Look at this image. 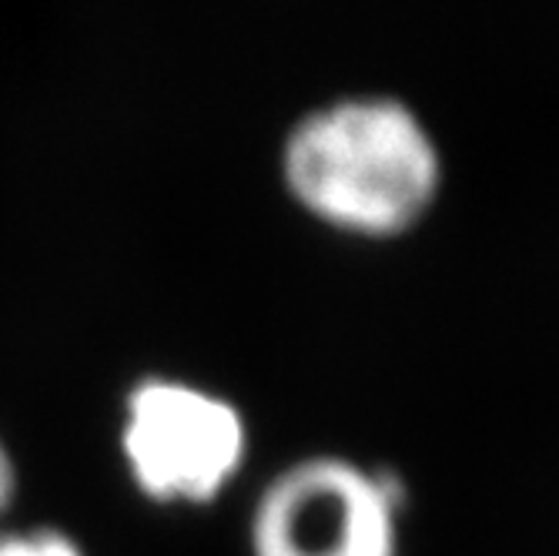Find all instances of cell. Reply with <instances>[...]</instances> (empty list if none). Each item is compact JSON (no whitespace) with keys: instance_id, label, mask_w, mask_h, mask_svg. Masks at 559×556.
I'll use <instances>...</instances> for the list:
<instances>
[{"instance_id":"cell-1","label":"cell","mask_w":559,"mask_h":556,"mask_svg":"<svg viewBox=\"0 0 559 556\" xmlns=\"http://www.w3.org/2000/svg\"><path fill=\"white\" fill-rule=\"evenodd\" d=\"M282 181L319 222L389 238L409 232L442 185L426 121L392 94H345L305 111L282 141Z\"/></svg>"},{"instance_id":"cell-2","label":"cell","mask_w":559,"mask_h":556,"mask_svg":"<svg viewBox=\"0 0 559 556\" xmlns=\"http://www.w3.org/2000/svg\"><path fill=\"white\" fill-rule=\"evenodd\" d=\"M402 499L389 476L345 457L278 470L248 517L251 556H399Z\"/></svg>"},{"instance_id":"cell-3","label":"cell","mask_w":559,"mask_h":556,"mask_svg":"<svg viewBox=\"0 0 559 556\" xmlns=\"http://www.w3.org/2000/svg\"><path fill=\"white\" fill-rule=\"evenodd\" d=\"M248 426L231 399L178 376H141L121 413L131 480L155 499H212L241 470Z\"/></svg>"},{"instance_id":"cell-4","label":"cell","mask_w":559,"mask_h":556,"mask_svg":"<svg viewBox=\"0 0 559 556\" xmlns=\"http://www.w3.org/2000/svg\"><path fill=\"white\" fill-rule=\"evenodd\" d=\"M0 556H87L81 540L58 523L0 530Z\"/></svg>"},{"instance_id":"cell-5","label":"cell","mask_w":559,"mask_h":556,"mask_svg":"<svg viewBox=\"0 0 559 556\" xmlns=\"http://www.w3.org/2000/svg\"><path fill=\"white\" fill-rule=\"evenodd\" d=\"M14 489H17V463H14V452H11L8 439L0 436V513L11 507Z\"/></svg>"}]
</instances>
